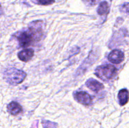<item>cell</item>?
Instances as JSON below:
<instances>
[{
  "instance_id": "obj_6",
  "label": "cell",
  "mask_w": 129,
  "mask_h": 128,
  "mask_svg": "<svg viewBox=\"0 0 129 128\" xmlns=\"http://www.w3.org/2000/svg\"><path fill=\"white\" fill-rule=\"evenodd\" d=\"M86 85L93 92H98L103 88V85L98 80L93 79H89L86 82Z\"/></svg>"
},
{
  "instance_id": "obj_9",
  "label": "cell",
  "mask_w": 129,
  "mask_h": 128,
  "mask_svg": "<svg viewBox=\"0 0 129 128\" xmlns=\"http://www.w3.org/2000/svg\"><path fill=\"white\" fill-rule=\"evenodd\" d=\"M118 101L120 105L123 106L125 105L129 100V92L127 89H123L119 91L118 95Z\"/></svg>"
},
{
  "instance_id": "obj_10",
  "label": "cell",
  "mask_w": 129,
  "mask_h": 128,
  "mask_svg": "<svg viewBox=\"0 0 129 128\" xmlns=\"http://www.w3.org/2000/svg\"><path fill=\"white\" fill-rule=\"evenodd\" d=\"M108 10H109V6L108 3L106 1H103L100 4L97 10V13L99 15H105L108 12Z\"/></svg>"
},
{
  "instance_id": "obj_7",
  "label": "cell",
  "mask_w": 129,
  "mask_h": 128,
  "mask_svg": "<svg viewBox=\"0 0 129 128\" xmlns=\"http://www.w3.org/2000/svg\"><path fill=\"white\" fill-rule=\"evenodd\" d=\"M34 55V51L32 49H25V50H22V51H20L18 54V56L19 59L23 61H29L31 58L33 57Z\"/></svg>"
},
{
  "instance_id": "obj_2",
  "label": "cell",
  "mask_w": 129,
  "mask_h": 128,
  "mask_svg": "<svg viewBox=\"0 0 129 128\" xmlns=\"http://www.w3.org/2000/svg\"><path fill=\"white\" fill-rule=\"evenodd\" d=\"M26 76V73L23 70L11 68L4 73V78L6 82L11 85H18L22 82Z\"/></svg>"
},
{
  "instance_id": "obj_12",
  "label": "cell",
  "mask_w": 129,
  "mask_h": 128,
  "mask_svg": "<svg viewBox=\"0 0 129 128\" xmlns=\"http://www.w3.org/2000/svg\"><path fill=\"white\" fill-rule=\"evenodd\" d=\"M39 4L42 5H49L54 3V0H37Z\"/></svg>"
},
{
  "instance_id": "obj_8",
  "label": "cell",
  "mask_w": 129,
  "mask_h": 128,
  "mask_svg": "<svg viewBox=\"0 0 129 128\" xmlns=\"http://www.w3.org/2000/svg\"><path fill=\"white\" fill-rule=\"evenodd\" d=\"M8 111L12 115H17L22 112V107L16 102L12 101L7 105Z\"/></svg>"
},
{
  "instance_id": "obj_3",
  "label": "cell",
  "mask_w": 129,
  "mask_h": 128,
  "mask_svg": "<svg viewBox=\"0 0 129 128\" xmlns=\"http://www.w3.org/2000/svg\"><path fill=\"white\" fill-rule=\"evenodd\" d=\"M117 69L112 65H104L98 67L95 70V75L103 81L111 80L117 74Z\"/></svg>"
},
{
  "instance_id": "obj_5",
  "label": "cell",
  "mask_w": 129,
  "mask_h": 128,
  "mask_svg": "<svg viewBox=\"0 0 129 128\" xmlns=\"http://www.w3.org/2000/svg\"><path fill=\"white\" fill-rule=\"evenodd\" d=\"M124 53L121 50H113L110 53L108 56V60L112 63L118 64L124 60Z\"/></svg>"
},
{
  "instance_id": "obj_11",
  "label": "cell",
  "mask_w": 129,
  "mask_h": 128,
  "mask_svg": "<svg viewBox=\"0 0 129 128\" xmlns=\"http://www.w3.org/2000/svg\"><path fill=\"white\" fill-rule=\"evenodd\" d=\"M42 124L44 128H57V124L49 120H43Z\"/></svg>"
},
{
  "instance_id": "obj_4",
  "label": "cell",
  "mask_w": 129,
  "mask_h": 128,
  "mask_svg": "<svg viewBox=\"0 0 129 128\" xmlns=\"http://www.w3.org/2000/svg\"><path fill=\"white\" fill-rule=\"evenodd\" d=\"M74 99L80 104L89 105L92 103V98L89 94L84 91L76 92L74 94Z\"/></svg>"
},
{
  "instance_id": "obj_13",
  "label": "cell",
  "mask_w": 129,
  "mask_h": 128,
  "mask_svg": "<svg viewBox=\"0 0 129 128\" xmlns=\"http://www.w3.org/2000/svg\"><path fill=\"white\" fill-rule=\"evenodd\" d=\"M120 10L122 12L126 13L129 14V3H124L120 8Z\"/></svg>"
},
{
  "instance_id": "obj_1",
  "label": "cell",
  "mask_w": 129,
  "mask_h": 128,
  "mask_svg": "<svg viewBox=\"0 0 129 128\" xmlns=\"http://www.w3.org/2000/svg\"><path fill=\"white\" fill-rule=\"evenodd\" d=\"M38 21H39L31 23L28 28L16 33L15 36L18 41L20 47H27L40 40L42 35L40 25L41 21H40L39 23H37Z\"/></svg>"
},
{
  "instance_id": "obj_14",
  "label": "cell",
  "mask_w": 129,
  "mask_h": 128,
  "mask_svg": "<svg viewBox=\"0 0 129 128\" xmlns=\"http://www.w3.org/2000/svg\"><path fill=\"white\" fill-rule=\"evenodd\" d=\"M83 1L87 5H89V6H94V5H96L99 2L100 0H83Z\"/></svg>"
}]
</instances>
